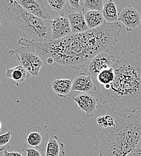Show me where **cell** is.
I'll use <instances>...</instances> for the list:
<instances>
[{
    "label": "cell",
    "mask_w": 141,
    "mask_h": 156,
    "mask_svg": "<svg viewBox=\"0 0 141 156\" xmlns=\"http://www.w3.org/2000/svg\"><path fill=\"white\" fill-rule=\"evenodd\" d=\"M46 62L49 64H53L54 63V62H55V61L52 58H48L46 59Z\"/></svg>",
    "instance_id": "obj_28"
},
{
    "label": "cell",
    "mask_w": 141,
    "mask_h": 156,
    "mask_svg": "<svg viewBox=\"0 0 141 156\" xmlns=\"http://www.w3.org/2000/svg\"><path fill=\"white\" fill-rule=\"evenodd\" d=\"M48 2L58 15L64 14L68 5H69L68 0H48Z\"/></svg>",
    "instance_id": "obj_21"
},
{
    "label": "cell",
    "mask_w": 141,
    "mask_h": 156,
    "mask_svg": "<svg viewBox=\"0 0 141 156\" xmlns=\"http://www.w3.org/2000/svg\"><path fill=\"white\" fill-rule=\"evenodd\" d=\"M12 135L13 132L12 131H9L0 135V153L9 148V144L12 140Z\"/></svg>",
    "instance_id": "obj_24"
},
{
    "label": "cell",
    "mask_w": 141,
    "mask_h": 156,
    "mask_svg": "<svg viewBox=\"0 0 141 156\" xmlns=\"http://www.w3.org/2000/svg\"><path fill=\"white\" fill-rule=\"evenodd\" d=\"M65 145L56 135L51 137L45 150V156H65Z\"/></svg>",
    "instance_id": "obj_16"
},
{
    "label": "cell",
    "mask_w": 141,
    "mask_h": 156,
    "mask_svg": "<svg viewBox=\"0 0 141 156\" xmlns=\"http://www.w3.org/2000/svg\"><path fill=\"white\" fill-rule=\"evenodd\" d=\"M97 122L99 127L102 129H108L115 126V119L109 115L98 117Z\"/></svg>",
    "instance_id": "obj_22"
},
{
    "label": "cell",
    "mask_w": 141,
    "mask_h": 156,
    "mask_svg": "<svg viewBox=\"0 0 141 156\" xmlns=\"http://www.w3.org/2000/svg\"><path fill=\"white\" fill-rule=\"evenodd\" d=\"M49 139L48 135L42 128L34 126L27 130L25 142L30 147L45 151Z\"/></svg>",
    "instance_id": "obj_9"
},
{
    "label": "cell",
    "mask_w": 141,
    "mask_h": 156,
    "mask_svg": "<svg viewBox=\"0 0 141 156\" xmlns=\"http://www.w3.org/2000/svg\"><path fill=\"white\" fill-rule=\"evenodd\" d=\"M118 21L124 25L127 31H132L141 25V14L132 5H128L119 12Z\"/></svg>",
    "instance_id": "obj_10"
},
{
    "label": "cell",
    "mask_w": 141,
    "mask_h": 156,
    "mask_svg": "<svg viewBox=\"0 0 141 156\" xmlns=\"http://www.w3.org/2000/svg\"><path fill=\"white\" fill-rule=\"evenodd\" d=\"M1 15L0 14V27H1Z\"/></svg>",
    "instance_id": "obj_31"
},
{
    "label": "cell",
    "mask_w": 141,
    "mask_h": 156,
    "mask_svg": "<svg viewBox=\"0 0 141 156\" xmlns=\"http://www.w3.org/2000/svg\"><path fill=\"white\" fill-rule=\"evenodd\" d=\"M51 26L53 40L63 39L72 34L69 20L65 14L58 15L51 20Z\"/></svg>",
    "instance_id": "obj_11"
},
{
    "label": "cell",
    "mask_w": 141,
    "mask_h": 156,
    "mask_svg": "<svg viewBox=\"0 0 141 156\" xmlns=\"http://www.w3.org/2000/svg\"><path fill=\"white\" fill-rule=\"evenodd\" d=\"M67 16L69 20L72 34L81 33L89 30L84 15V12L81 10L79 12H69Z\"/></svg>",
    "instance_id": "obj_13"
},
{
    "label": "cell",
    "mask_w": 141,
    "mask_h": 156,
    "mask_svg": "<svg viewBox=\"0 0 141 156\" xmlns=\"http://www.w3.org/2000/svg\"><path fill=\"white\" fill-rule=\"evenodd\" d=\"M84 15L89 30L96 29L105 22L101 12L88 11L84 12Z\"/></svg>",
    "instance_id": "obj_18"
},
{
    "label": "cell",
    "mask_w": 141,
    "mask_h": 156,
    "mask_svg": "<svg viewBox=\"0 0 141 156\" xmlns=\"http://www.w3.org/2000/svg\"><path fill=\"white\" fill-rule=\"evenodd\" d=\"M102 14L106 22L116 23L118 22V12L117 5L112 1H104Z\"/></svg>",
    "instance_id": "obj_17"
},
{
    "label": "cell",
    "mask_w": 141,
    "mask_h": 156,
    "mask_svg": "<svg viewBox=\"0 0 141 156\" xmlns=\"http://www.w3.org/2000/svg\"><path fill=\"white\" fill-rule=\"evenodd\" d=\"M22 151L24 156H45V151L30 147L27 144H24Z\"/></svg>",
    "instance_id": "obj_23"
},
{
    "label": "cell",
    "mask_w": 141,
    "mask_h": 156,
    "mask_svg": "<svg viewBox=\"0 0 141 156\" xmlns=\"http://www.w3.org/2000/svg\"><path fill=\"white\" fill-rule=\"evenodd\" d=\"M115 126L98 131L101 142L100 156H128L141 140V121L138 115L117 117Z\"/></svg>",
    "instance_id": "obj_3"
},
{
    "label": "cell",
    "mask_w": 141,
    "mask_h": 156,
    "mask_svg": "<svg viewBox=\"0 0 141 156\" xmlns=\"http://www.w3.org/2000/svg\"><path fill=\"white\" fill-rule=\"evenodd\" d=\"M115 79V72L114 69L110 67L101 72L97 78V80L101 84V86H105L110 85Z\"/></svg>",
    "instance_id": "obj_20"
},
{
    "label": "cell",
    "mask_w": 141,
    "mask_h": 156,
    "mask_svg": "<svg viewBox=\"0 0 141 156\" xmlns=\"http://www.w3.org/2000/svg\"><path fill=\"white\" fill-rule=\"evenodd\" d=\"M104 1L102 0H83L81 1L80 5L84 12L88 11L102 12Z\"/></svg>",
    "instance_id": "obj_19"
},
{
    "label": "cell",
    "mask_w": 141,
    "mask_h": 156,
    "mask_svg": "<svg viewBox=\"0 0 141 156\" xmlns=\"http://www.w3.org/2000/svg\"><path fill=\"white\" fill-rule=\"evenodd\" d=\"M127 156H141V140L136 148Z\"/></svg>",
    "instance_id": "obj_26"
},
{
    "label": "cell",
    "mask_w": 141,
    "mask_h": 156,
    "mask_svg": "<svg viewBox=\"0 0 141 156\" xmlns=\"http://www.w3.org/2000/svg\"><path fill=\"white\" fill-rule=\"evenodd\" d=\"M72 85L71 80L60 77H57L52 81V88L54 92L59 98H62L68 97L72 91Z\"/></svg>",
    "instance_id": "obj_14"
},
{
    "label": "cell",
    "mask_w": 141,
    "mask_h": 156,
    "mask_svg": "<svg viewBox=\"0 0 141 156\" xmlns=\"http://www.w3.org/2000/svg\"><path fill=\"white\" fill-rule=\"evenodd\" d=\"M17 1L27 11L42 20H53L58 16L50 6L48 0H18Z\"/></svg>",
    "instance_id": "obj_6"
},
{
    "label": "cell",
    "mask_w": 141,
    "mask_h": 156,
    "mask_svg": "<svg viewBox=\"0 0 141 156\" xmlns=\"http://www.w3.org/2000/svg\"><path fill=\"white\" fill-rule=\"evenodd\" d=\"M1 128H2V123L0 121V132H1Z\"/></svg>",
    "instance_id": "obj_30"
},
{
    "label": "cell",
    "mask_w": 141,
    "mask_h": 156,
    "mask_svg": "<svg viewBox=\"0 0 141 156\" xmlns=\"http://www.w3.org/2000/svg\"><path fill=\"white\" fill-rule=\"evenodd\" d=\"M97 90V87L92 82V77L80 73L72 81V91L80 93H91Z\"/></svg>",
    "instance_id": "obj_12"
},
{
    "label": "cell",
    "mask_w": 141,
    "mask_h": 156,
    "mask_svg": "<svg viewBox=\"0 0 141 156\" xmlns=\"http://www.w3.org/2000/svg\"><path fill=\"white\" fill-rule=\"evenodd\" d=\"M80 0H68L69 5L72 8V10H74L76 9H81L80 5Z\"/></svg>",
    "instance_id": "obj_25"
},
{
    "label": "cell",
    "mask_w": 141,
    "mask_h": 156,
    "mask_svg": "<svg viewBox=\"0 0 141 156\" xmlns=\"http://www.w3.org/2000/svg\"><path fill=\"white\" fill-rule=\"evenodd\" d=\"M30 76V74L21 65L7 69L6 72V77L11 79L18 87L20 84H24Z\"/></svg>",
    "instance_id": "obj_15"
},
{
    "label": "cell",
    "mask_w": 141,
    "mask_h": 156,
    "mask_svg": "<svg viewBox=\"0 0 141 156\" xmlns=\"http://www.w3.org/2000/svg\"><path fill=\"white\" fill-rule=\"evenodd\" d=\"M115 79L110 85L101 86L103 105L113 112L134 114L141 110V54L122 50L112 66Z\"/></svg>",
    "instance_id": "obj_2"
},
{
    "label": "cell",
    "mask_w": 141,
    "mask_h": 156,
    "mask_svg": "<svg viewBox=\"0 0 141 156\" xmlns=\"http://www.w3.org/2000/svg\"><path fill=\"white\" fill-rule=\"evenodd\" d=\"M115 60L109 52H103L95 56L88 64V72L93 79H97L102 70L110 67Z\"/></svg>",
    "instance_id": "obj_7"
},
{
    "label": "cell",
    "mask_w": 141,
    "mask_h": 156,
    "mask_svg": "<svg viewBox=\"0 0 141 156\" xmlns=\"http://www.w3.org/2000/svg\"><path fill=\"white\" fill-rule=\"evenodd\" d=\"M0 14L20 28L32 41L45 42L53 40L51 20L35 16L17 0H0Z\"/></svg>",
    "instance_id": "obj_4"
},
{
    "label": "cell",
    "mask_w": 141,
    "mask_h": 156,
    "mask_svg": "<svg viewBox=\"0 0 141 156\" xmlns=\"http://www.w3.org/2000/svg\"><path fill=\"white\" fill-rule=\"evenodd\" d=\"M138 116H139V118H140V119H141V111H139V114H138Z\"/></svg>",
    "instance_id": "obj_29"
},
{
    "label": "cell",
    "mask_w": 141,
    "mask_h": 156,
    "mask_svg": "<svg viewBox=\"0 0 141 156\" xmlns=\"http://www.w3.org/2000/svg\"><path fill=\"white\" fill-rule=\"evenodd\" d=\"M3 152V156H24L23 154L18 151H8L6 150Z\"/></svg>",
    "instance_id": "obj_27"
},
{
    "label": "cell",
    "mask_w": 141,
    "mask_h": 156,
    "mask_svg": "<svg viewBox=\"0 0 141 156\" xmlns=\"http://www.w3.org/2000/svg\"><path fill=\"white\" fill-rule=\"evenodd\" d=\"M121 31L119 22H105L96 29L71 34L59 40L36 42L21 37L18 43L22 46L34 48L39 55L46 59L52 58L61 66L80 70L101 52L116 50Z\"/></svg>",
    "instance_id": "obj_1"
},
{
    "label": "cell",
    "mask_w": 141,
    "mask_h": 156,
    "mask_svg": "<svg viewBox=\"0 0 141 156\" xmlns=\"http://www.w3.org/2000/svg\"><path fill=\"white\" fill-rule=\"evenodd\" d=\"M9 54L12 56H15L20 65L30 75L38 76L39 75L40 69L43 66V62L34 48L21 46L9 51Z\"/></svg>",
    "instance_id": "obj_5"
},
{
    "label": "cell",
    "mask_w": 141,
    "mask_h": 156,
    "mask_svg": "<svg viewBox=\"0 0 141 156\" xmlns=\"http://www.w3.org/2000/svg\"><path fill=\"white\" fill-rule=\"evenodd\" d=\"M72 98L79 109L83 111L88 118L92 117L95 114L98 108V98L88 93H80L74 94Z\"/></svg>",
    "instance_id": "obj_8"
}]
</instances>
